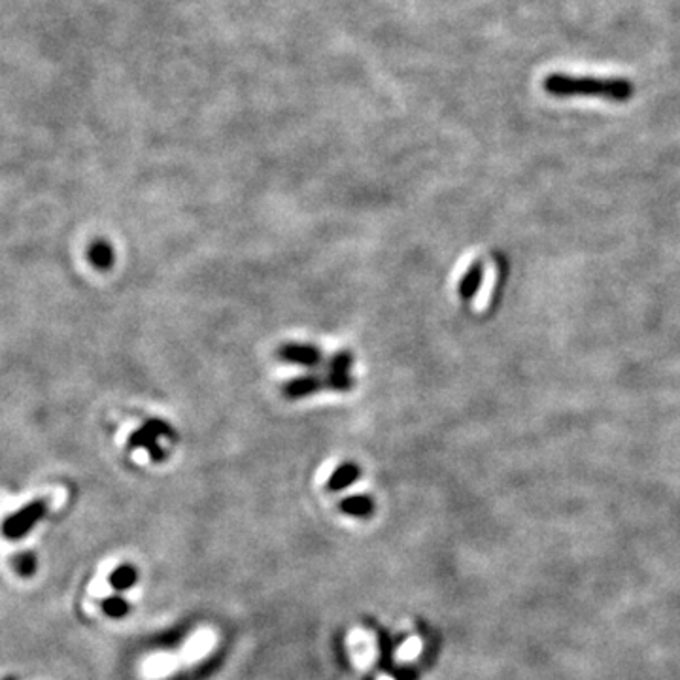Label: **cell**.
Segmentation results:
<instances>
[{
	"instance_id": "8",
	"label": "cell",
	"mask_w": 680,
	"mask_h": 680,
	"mask_svg": "<svg viewBox=\"0 0 680 680\" xmlns=\"http://www.w3.org/2000/svg\"><path fill=\"white\" fill-rule=\"evenodd\" d=\"M482 278H484V265L480 263V261H475V263L467 269L465 276L461 278V282H460L461 299L470 301L475 297L480 289V286H482Z\"/></svg>"
},
{
	"instance_id": "1",
	"label": "cell",
	"mask_w": 680,
	"mask_h": 680,
	"mask_svg": "<svg viewBox=\"0 0 680 680\" xmlns=\"http://www.w3.org/2000/svg\"><path fill=\"white\" fill-rule=\"evenodd\" d=\"M543 90L557 99L591 97L608 102H627L635 95V87L625 78H596L552 73L543 80Z\"/></svg>"
},
{
	"instance_id": "10",
	"label": "cell",
	"mask_w": 680,
	"mask_h": 680,
	"mask_svg": "<svg viewBox=\"0 0 680 680\" xmlns=\"http://www.w3.org/2000/svg\"><path fill=\"white\" fill-rule=\"evenodd\" d=\"M87 257L99 271H107L114 265V250L107 240H95L87 250Z\"/></svg>"
},
{
	"instance_id": "15",
	"label": "cell",
	"mask_w": 680,
	"mask_h": 680,
	"mask_svg": "<svg viewBox=\"0 0 680 680\" xmlns=\"http://www.w3.org/2000/svg\"><path fill=\"white\" fill-rule=\"evenodd\" d=\"M325 383H327L329 388H333L337 392H348V390H352L354 380H352L350 374H333V373H329Z\"/></svg>"
},
{
	"instance_id": "13",
	"label": "cell",
	"mask_w": 680,
	"mask_h": 680,
	"mask_svg": "<svg viewBox=\"0 0 680 680\" xmlns=\"http://www.w3.org/2000/svg\"><path fill=\"white\" fill-rule=\"evenodd\" d=\"M13 569L17 571L20 577H32L34 569H37V560H34V554L23 552V554L17 555L15 562H13Z\"/></svg>"
},
{
	"instance_id": "7",
	"label": "cell",
	"mask_w": 680,
	"mask_h": 680,
	"mask_svg": "<svg viewBox=\"0 0 680 680\" xmlns=\"http://www.w3.org/2000/svg\"><path fill=\"white\" fill-rule=\"evenodd\" d=\"M323 386H325V382L320 376L306 374V376H297V378L289 380L282 388V392L288 399H303V397L314 395Z\"/></svg>"
},
{
	"instance_id": "12",
	"label": "cell",
	"mask_w": 680,
	"mask_h": 680,
	"mask_svg": "<svg viewBox=\"0 0 680 680\" xmlns=\"http://www.w3.org/2000/svg\"><path fill=\"white\" fill-rule=\"evenodd\" d=\"M352 363H354L352 354L339 352L337 356H333V357H331V361H329V373H333V374H350Z\"/></svg>"
},
{
	"instance_id": "3",
	"label": "cell",
	"mask_w": 680,
	"mask_h": 680,
	"mask_svg": "<svg viewBox=\"0 0 680 680\" xmlns=\"http://www.w3.org/2000/svg\"><path fill=\"white\" fill-rule=\"evenodd\" d=\"M165 435H170V427L165 422L148 420L141 429L131 435L129 443L133 448H146L150 458L159 461L163 460V448L159 446V443H157V439L165 437Z\"/></svg>"
},
{
	"instance_id": "16",
	"label": "cell",
	"mask_w": 680,
	"mask_h": 680,
	"mask_svg": "<svg viewBox=\"0 0 680 680\" xmlns=\"http://www.w3.org/2000/svg\"><path fill=\"white\" fill-rule=\"evenodd\" d=\"M134 582V572L129 567H121L112 574V584L117 588H129Z\"/></svg>"
},
{
	"instance_id": "17",
	"label": "cell",
	"mask_w": 680,
	"mask_h": 680,
	"mask_svg": "<svg viewBox=\"0 0 680 680\" xmlns=\"http://www.w3.org/2000/svg\"><path fill=\"white\" fill-rule=\"evenodd\" d=\"M104 610H107V615H110V616H121V615L127 613V605L121 599L112 598L104 603Z\"/></svg>"
},
{
	"instance_id": "2",
	"label": "cell",
	"mask_w": 680,
	"mask_h": 680,
	"mask_svg": "<svg viewBox=\"0 0 680 680\" xmlns=\"http://www.w3.org/2000/svg\"><path fill=\"white\" fill-rule=\"evenodd\" d=\"M46 511H47V503L44 499L25 504L23 509L13 512L3 521V535L12 540L25 537L46 516Z\"/></svg>"
},
{
	"instance_id": "18",
	"label": "cell",
	"mask_w": 680,
	"mask_h": 680,
	"mask_svg": "<svg viewBox=\"0 0 680 680\" xmlns=\"http://www.w3.org/2000/svg\"><path fill=\"white\" fill-rule=\"evenodd\" d=\"M378 680H393V678H390V676H380Z\"/></svg>"
},
{
	"instance_id": "5",
	"label": "cell",
	"mask_w": 680,
	"mask_h": 680,
	"mask_svg": "<svg viewBox=\"0 0 680 680\" xmlns=\"http://www.w3.org/2000/svg\"><path fill=\"white\" fill-rule=\"evenodd\" d=\"M278 356H280L282 361L291 363V365H299V367H318L322 361L320 348L312 344H303V342H289V344L280 346Z\"/></svg>"
},
{
	"instance_id": "14",
	"label": "cell",
	"mask_w": 680,
	"mask_h": 680,
	"mask_svg": "<svg viewBox=\"0 0 680 680\" xmlns=\"http://www.w3.org/2000/svg\"><path fill=\"white\" fill-rule=\"evenodd\" d=\"M420 650H422V641L417 639V637H412V639H409V641L403 644V647L399 649V652H397V659H400V661L414 659L417 654H420Z\"/></svg>"
},
{
	"instance_id": "9",
	"label": "cell",
	"mask_w": 680,
	"mask_h": 680,
	"mask_svg": "<svg viewBox=\"0 0 680 680\" xmlns=\"http://www.w3.org/2000/svg\"><path fill=\"white\" fill-rule=\"evenodd\" d=\"M357 478H359V467L356 463H342L329 475L327 487L335 492L344 490V487L352 486Z\"/></svg>"
},
{
	"instance_id": "4",
	"label": "cell",
	"mask_w": 680,
	"mask_h": 680,
	"mask_svg": "<svg viewBox=\"0 0 680 680\" xmlns=\"http://www.w3.org/2000/svg\"><path fill=\"white\" fill-rule=\"evenodd\" d=\"M216 642H218V637L211 630H201V632L194 633L185 641V644L182 647V652L178 654L182 659V664L189 666V664H195V661H201L204 656L212 652V649L216 647Z\"/></svg>"
},
{
	"instance_id": "6",
	"label": "cell",
	"mask_w": 680,
	"mask_h": 680,
	"mask_svg": "<svg viewBox=\"0 0 680 680\" xmlns=\"http://www.w3.org/2000/svg\"><path fill=\"white\" fill-rule=\"evenodd\" d=\"M180 667H182L180 656H174L168 652H157L144 661L142 673L150 680H159V678L170 676L174 671H178Z\"/></svg>"
},
{
	"instance_id": "11",
	"label": "cell",
	"mask_w": 680,
	"mask_h": 680,
	"mask_svg": "<svg viewBox=\"0 0 680 680\" xmlns=\"http://www.w3.org/2000/svg\"><path fill=\"white\" fill-rule=\"evenodd\" d=\"M340 509L352 516H369L373 512V501L365 495L348 497L342 501Z\"/></svg>"
}]
</instances>
